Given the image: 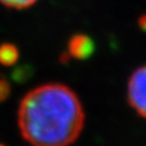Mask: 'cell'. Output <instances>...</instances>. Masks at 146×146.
I'll list each match as a JSON object with an SVG mask.
<instances>
[{
  "mask_svg": "<svg viewBox=\"0 0 146 146\" xmlns=\"http://www.w3.org/2000/svg\"><path fill=\"white\" fill-rule=\"evenodd\" d=\"M11 84L9 82L3 77V76H0V102H4L11 94Z\"/></svg>",
  "mask_w": 146,
  "mask_h": 146,
  "instance_id": "8992f818",
  "label": "cell"
},
{
  "mask_svg": "<svg viewBox=\"0 0 146 146\" xmlns=\"http://www.w3.org/2000/svg\"><path fill=\"white\" fill-rule=\"evenodd\" d=\"M127 99L133 111L146 119V66L137 68L129 77Z\"/></svg>",
  "mask_w": 146,
  "mask_h": 146,
  "instance_id": "7a4b0ae2",
  "label": "cell"
},
{
  "mask_svg": "<svg viewBox=\"0 0 146 146\" xmlns=\"http://www.w3.org/2000/svg\"><path fill=\"white\" fill-rule=\"evenodd\" d=\"M84 123L78 96L60 83L30 90L17 109L20 132L31 146H70L81 136Z\"/></svg>",
  "mask_w": 146,
  "mask_h": 146,
  "instance_id": "6da1fadb",
  "label": "cell"
},
{
  "mask_svg": "<svg viewBox=\"0 0 146 146\" xmlns=\"http://www.w3.org/2000/svg\"><path fill=\"white\" fill-rule=\"evenodd\" d=\"M94 48L96 45L91 37L84 33H76L68 40L67 53L63 56H67V59L85 60L93 54Z\"/></svg>",
  "mask_w": 146,
  "mask_h": 146,
  "instance_id": "3957f363",
  "label": "cell"
},
{
  "mask_svg": "<svg viewBox=\"0 0 146 146\" xmlns=\"http://www.w3.org/2000/svg\"><path fill=\"white\" fill-rule=\"evenodd\" d=\"M38 0H0V4L13 9H24L35 5Z\"/></svg>",
  "mask_w": 146,
  "mask_h": 146,
  "instance_id": "5b68a950",
  "label": "cell"
},
{
  "mask_svg": "<svg viewBox=\"0 0 146 146\" xmlns=\"http://www.w3.org/2000/svg\"><path fill=\"white\" fill-rule=\"evenodd\" d=\"M20 51L17 46L12 43H3L0 45V64L13 66L17 62Z\"/></svg>",
  "mask_w": 146,
  "mask_h": 146,
  "instance_id": "277c9868",
  "label": "cell"
},
{
  "mask_svg": "<svg viewBox=\"0 0 146 146\" xmlns=\"http://www.w3.org/2000/svg\"><path fill=\"white\" fill-rule=\"evenodd\" d=\"M139 25H140V28L143 30L146 31V15H144V16H141L139 19Z\"/></svg>",
  "mask_w": 146,
  "mask_h": 146,
  "instance_id": "52a82bcc",
  "label": "cell"
}]
</instances>
